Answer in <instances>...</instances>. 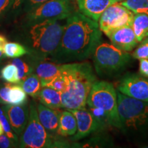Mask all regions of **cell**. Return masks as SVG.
<instances>
[{
  "instance_id": "cell-1",
  "label": "cell",
  "mask_w": 148,
  "mask_h": 148,
  "mask_svg": "<svg viewBox=\"0 0 148 148\" xmlns=\"http://www.w3.org/2000/svg\"><path fill=\"white\" fill-rule=\"evenodd\" d=\"M101 32L97 21L75 11L66 18L60 45L49 60L60 64L85 60L101 42Z\"/></svg>"
},
{
  "instance_id": "cell-2",
  "label": "cell",
  "mask_w": 148,
  "mask_h": 148,
  "mask_svg": "<svg viewBox=\"0 0 148 148\" xmlns=\"http://www.w3.org/2000/svg\"><path fill=\"white\" fill-rule=\"evenodd\" d=\"M64 25L59 20H45L23 24L18 38L28 51L27 56L34 60H49L58 49Z\"/></svg>"
},
{
  "instance_id": "cell-3",
  "label": "cell",
  "mask_w": 148,
  "mask_h": 148,
  "mask_svg": "<svg viewBox=\"0 0 148 148\" xmlns=\"http://www.w3.org/2000/svg\"><path fill=\"white\" fill-rule=\"evenodd\" d=\"M66 88L61 93L62 108H86L88 94L97 80L92 66L87 62L62 64Z\"/></svg>"
},
{
  "instance_id": "cell-4",
  "label": "cell",
  "mask_w": 148,
  "mask_h": 148,
  "mask_svg": "<svg viewBox=\"0 0 148 148\" xmlns=\"http://www.w3.org/2000/svg\"><path fill=\"white\" fill-rule=\"evenodd\" d=\"M116 92L120 130L133 140H148V101Z\"/></svg>"
},
{
  "instance_id": "cell-5",
  "label": "cell",
  "mask_w": 148,
  "mask_h": 148,
  "mask_svg": "<svg viewBox=\"0 0 148 148\" xmlns=\"http://www.w3.org/2000/svg\"><path fill=\"white\" fill-rule=\"evenodd\" d=\"M86 105L101 127L108 124L120 129L117 92L112 84L106 81H96L88 94Z\"/></svg>"
},
{
  "instance_id": "cell-6",
  "label": "cell",
  "mask_w": 148,
  "mask_h": 148,
  "mask_svg": "<svg viewBox=\"0 0 148 148\" xmlns=\"http://www.w3.org/2000/svg\"><path fill=\"white\" fill-rule=\"evenodd\" d=\"M92 56L96 73L102 77H110L120 73L132 58V56L127 51L101 41L96 47Z\"/></svg>"
},
{
  "instance_id": "cell-7",
  "label": "cell",
  "mask_w": 148,
  "mask_h": 148,
  "mask_svg": "<svg viewBox=\"0 0 148 148\" xmlns=\"http://www.w3.org/2000/svg\"><path fill=\"white\" fill-rule=\"evenodd\" d=\"M35 102L29 105V118L26 127L19 136V147L47 148L56 147L55 138L50 136L38 119Z\"/></svg>"
},
{
  "instance_id": "cell-8",
  "label": "cell",
  "mask_w": 148,
  "mask_h": 148,
  "mask_svg": "<svg viewBox=\"0 0 148 148\" xmlns=\"http://www.w3.org/2000/svg\"><path fill=\"white\" fill-rule=\"evenodd\" d=\"M74 0H48L25 14L24 24H32L45 20L66 19L75 12Z\"/></svg>"
},
{
  "instance_id": "cell-9",
  "label": "cell",
  "mask_w": 148,
  "mask_h": 148,
  "mask_svg": "<svg viewBox=\"0 0 148 148\" xmlns=\"http://www.w3.org/2000/svg\"><path fill=\"white\" fill-rule=\"evenodd\" d=\"M134 13L117 2L108 6L103 12L98 21L101 31L105 34L122 27L132 25Z\"/></svg>"
},
{
  "instance_id": "cell-10",
  "label": "cell",
  "mask_w": 148,
  "mask_h": 148,
  "mask_svg": "<svg viewBox=\"0 0 148 148\" xmlns=\"http://www.w3.org/2000/svg\"><path fill=\"white\" fill-rule=\"evenodd\" d=\"M116 90L138 100L148 101V79L135 73L125 75L116 84Z\"/></svg>"
},
{
  "instance_id": "cell-11",
  "label": "cell",
  "mask_w": 148,
  "mask_h": 148,
  "mask_svg": "<svg viewBox=\"0 0 148 148\" xmlns=\"http://www.w3.org/2000/svg\"><path fill=\"white\" fill-rule=\"evenodd\" d=\"M68 110L74 114L77 121V132L71 138L72 140L82 139L97 131L101 127L99 121L88 109L83 108Z\"/></svg>"
},
{
  "instance_id": "cell-12",
  "label": "cell",
  "mask_w": 148,
  "mask_h": 148,
  "mask_svg": "<svg viewBox=\"0 0 148 148\" xmlns=\"http://www.w3.org/2000/svg\"><path fill=\"white\" fill-rule=\"evenodd\" d=\"M1 108L12 130L19 137L26 127L28 121L29 106L27 103L23 106L5 104Z\"/></svg>"
},
{
  "instance_id": "cell-13",
  "label": "cell",
  "mask_w": 148,
  "mask_h": 148,
  "mask_svg": "<svg viewBox=\"0 0 148 148\" xmlns=\"http://www.w3.org/2000/svg\"><path fill=\"white\" fill-rule=\"evenodd\" d=\"M112 45L122 51H131L138 45L136 38L131 25L114 29L106 34Z\"/></svg>"
},
{
  "instance_id": "cell-14",
  "label": "cell",
  "mask_w": 148,
  "mask_h": 148,
  "mask_svg": "<svg viewBox=\"0 0 148 148\" xmlns=\"http://www.w3.org/2000/svg\"><path fill=\"white\" fill-rule=\"evenodd\" d=\"M38 119L50 136L56 138L59 136V109H53L38 103L36 105Z\"/></svg>"
},
{
  "instance_id": "cell-15",
  "label": "cell",
  "mask_w": 148,
  "mask_h": 148,
  "mask_svg": "<svg viewBox=\"0 0 148 148\" xmlns=\"http://www.w3.org/2000/svg\"><path fill=\"white\" fill-rule=\"evenodd\" d=\"M123 0H76L79 11L94 21L99 18L106 9L110 5Z\"/></svg>"
},
{
  "instance_id": "cell-16",
  "label": "cell",
  "mask_w": 148,
  "mask_h": 148,
  "mask_svg": "<svg viewBox=\"0 0 148 148\" xmlns=\"http://www.w3.org/2000/svg\"><path fill=\"white\" fill-rule=\"evenodd\" d=\"M31 60L34 67L33 73L40 78L42 87L60 73L62 64L49 60H34L31 59Z\"/></svg>"
},
{
  "instance_id": "cell-17",
  "label": "cell",
  "mask_w": 148,
  "mask_h": 148,
  "mask_svg": "<svg viewBox=\"0 0 148 148\" xmlns=\"http://www.w3.org/2000/svg\"><path fill=\"white\" fill-rule=\"evenodd\" d=\"M76 132L77 121L74 114L68 109L60 111L59 115V136H73Z\"/></svg>"
},
{
  "instance_id": "cell-18",
  "label": "cell",
  "mask_w": 148,
  "mask_h": 148,
  "mask_svg": "<svg viewBox=\"0 0 148 148\" xmlns=\"http://www.w3.org/2000/svg\"><path fill=\"white\" fill-rule=\"evenodd\" d=\"M37 99H38L39 103L50 108L59 109L62 108L61 92L52 88L43 86L40 90Z\"/></svg>"
},
{
  "instance_id": "cell-19",
  "label": "cell",
  "mask_w": 148,
  "mask_h": 148,
  "mask_svg": "<svg viewBox=\"0 0 148 148\" xmlns=\"http://www.w3.org/2000/svg\"><path fill=\"white\" fill-rule=\"evenodd\" d=\"M131 26L138 42H140L148 34V14H134Z\"/></svg>"
},
{
  "instance_id": "cell-20",
  "label": "cell",
  "mask_w": 148,
  "mask_h": 148,
  "mask_svg": "<svg viewBox=\"0 0 148 148\" xmlns=\"http://www.w3.org/2000/svg\"><path fill=\"white\" fill-rule=\"evenodd\" d=\"M18 84L21 86L25 92L34 99H37L42 88L40 79L34 73L29 74Z\"/></svg>"
},
{
  "instance_id": "cell-21",
  "label": "cell",
  "mask_w": 148,
  "mask_h": 148,
  "mask_svg": "<svg viewBox=\"0 0 148 148\" xmlns=\"http://www.w3.org/2000/svg\"><path fill=\"white\" fill-rule=\"evenodd\" d=\"M9 103L16 106H23L28 103V98L21 86L15 84L11 86L8 95Z\"/></svg>"
},
{
  "instance_id": "cell-22",
  "label": "cell",
  "mask_w": 148,
  "mask_h": 148,
  "mask_svg": "<svg viewBox=\"0 0 148 148\" xmlns=\"http://www.w3.org/2000/svg\"><path fill=\"white\" fill-rule=\"evenodd\" d=\"M5 58H17L28 54L27 48L23 44L17 42H7L3 49Z\"/></svg>"
},
{
  "instance_id": "cell-23",
  "label": "cell",
  "mask_w": 148,
  "mask_h": 148,
  "mask_svg": "<svg viewBox=\"0 0 148 148\" xmlns=\"http://www.w3.org/2000/svg\"><path fill=\"white\" fill-rule=\"evenodd\" d=\"M27 60H28V61L17 58H13L10 62L11 63L14 64L18 69V77H19L18 84L22 82L25 77L28 76L29 74L32 73L33 71H34L33 63L31 59L28 56H27Z\"/></svg>"
},
{
  "instance_id": "cell-24",
  "label": "cell",
  "mask_w": 148,
  "mask_h": 148,
  "mask_svg": "<svg viewBox=\"0 0 148 148\" xmlns=\"http://www.w3.org/2000/svg\"><path fill=\"white\" fill-rule=\"evenodd\" d=\"M0 77L5 82L10 84H18L19 82L17 67L11 62L5 64L1 69Z\"/></svg>"
},
{
  "instance_id": "cell-25",
  "label": "cell",
  "mask_w": 148,
  "mask_h": 148,
  "mask_svg": "<svg viewBox=\"0 0 148 148\" xmlns=\"http://www.w3.org/2000/svg\"><path fill=\"white\" fill-rule=\"evenodd\" d=\"M121 3L134 14H148V0H123Z\"/></svg>"
},
{
  "instance_id": "cell-26",
  "label": "cell",
  "mask_w": 148,
  "mask_h": 148,
  "mask_svg": "<svg viewBox=\"0 0 148 148\" xmlns=\"http://www.w3.org/2000/svg\"><path fill=\"white\" fill-rule=\"evenodd\" d=\"M131 56L132 58L137 60L148 59V36L140 41V43L135 49Z\"/></svg>"
},
{
  "instance_id": "cell-27",
  "label": "cell",
  "mask_w": 148,
  "mask_h": 148,
  "mask_svg": "<svg viewBox=\"0 0 148 148\" xmlns=\"http://www.w3.org/2000/svg\"><path fill=\"white\" fill-rule=\"evenodd\" d=\"M45 86L52 88L53 89L60 92L61 93L64 91L66 88V80L65 76L62 73V69H61L60 73L53 79H51L50 82H48Z\"/></svg>"
},
{
  "instance_id": "cell-28",
  "label": "cell",
  "mask_w": 148,
  "mask_h": 148,
  "mask_svg": "<svg viewBox=\"0 0 148 148\" xmlns=\"http://www.w3.org/2000/svg\"><path fill=\"white\" fill-rule=\"evenodd\" d=\"M0 121H1V124H2L5 134L9 138H10L12 141H14L17 145V146L19 145V138H18V136L14 132L10 123H9L8 119H7L6 116L4 114L0 116Z\"/></svg>"
},
{
  "instance_id": "cell-29",
  "label": "cell",
  "mask_w": 148,
  "mask_h": 148,
  "mask_svg": "<svg viewBox=\"0 0 148 148\" xmlns=\"http://www.w3.org/2000/svg\"><path fill=\"white\" fill-rule=\"evenodd\" d=\"M10 83L5 82L0 84V103L3 105L10 104L9 103L8 95L11 88Z\"/></svg>"
},
{
  "instance_id": "cell-30",
  "label": "cell",
  "mask_w": 148,
  "mask_h": 148,
  "mask_svg": "<svg viewBox=\"0 0 148 148\" xmlns=\"http://www.w3.org/2000/svg\"><path fill=\"white\" fill-rule=\"evenodd\" d=\"M47 1L48 0H25L22 9L23 12L26 14Z\"/></svg>"
},
{
  "instance_id": "cell-31",
  "label": "cell",
  "mask_w": 148,
  "mask_h": 148,
  "mask_svg": "<svg viewBox=\"0 0 148 148\" xmlns=\"http://www.w3.org/2000/svg\"><path fill=\"white\" fill-rule=\"evenodd\" d=\"M14 0H0V18L11 11Z\"/></svg>"
},
{
  "instance_id": "cell-32",
  "label": "cell",
  "mask_w": 148,
  "mask_h": 148,
  "mask_svg": "<svg viewBox=\"0 0 148 148\" xmlns=\"http://www.w3.org/2000/svg\"><path fill=\"white\" fill-rule=\"evenodd\" d=\"M18 147L17 145L9 138L5 134L0 135V147L1 148H10Z\"/></svg>"
},
{
  "instance_id": "cell-33",
  "label": "cell",
  "mask_w": 148,
  "mask_h": 148,
  "mask_svg": "<svg viewBox=\"0 0 148 148\" xmlns=\"http://www.w3.org/2000/svg\"><path fill=\"white\" fill-rule=\"evenodd\" d=\"M139 73L143 77L148 78V59L139 60Z\"/></svg>"
},
{
  "instance_id": "cell-34",
  "label": "cell",
  "mask_w": 148,
  "mask_h": 148,
  "mask_svg": "<svg viewBox=\"0 0 148 148\" xmlns=\"http://www.w3.org/2000/svg\"><path fill=\"white\" fill-rule=\"evenodd\" d=\"M25 0H14L10 12L14 14V15L18 14L21 11V8H23V3L25 2Z\"/></svg>"
},
{
  "instance_id": "cell-35",
  "label": "cell",
  "mask_w": 148,
  "mask_h": 148,
  "mask_svg": "<svg viewBox=\"0 0 148 148\" xmlns=\"http://www.w3.org/2000/svg\"><path fill=\"white\" fill-rule=\"evenodd\" d=\"M7 42H8V40H7L6 38L2 34H0V51H3V47H4Z\"/></svg>"
},
{
  "instance_id": "cell-36",
  "label": "cell",
  "mask_w": 148,
  "mask_h": 148,
  "mask_svg": "<svg viewBox=\"0 0 148 148\" xmlns=\"http://www.w3.org/2000/svg\"><path fill=\"white\" fill-rule=\"evenodd\" d=\"M4 133V131H3V128L2 126V124H1V121H0V135L3 134Z\"/></svg>"
},
{
  "instance_id": "cell-37",
  "label": "cell",
  "mask_w": 148,
  "mask_h": 148,
  "mask_svg": "<svg viewBox=\"0 0 148 148\" xmlns=\"http://www.w3.org/2000/svg\"><path fill=\"white\" fill-rule=\"evenodd\" d=\"M4 58H5V56H4V55H3V51H0V61L2 60Z\"/></svg>"
},
{
  "instance_id": "cell-38",
  "label": "cell",
  "mask_w": 148,
  "mask_h": 148,
  "mask_svg": "<svg viewBox=\"0 0 148 148\" xmlns=\"http://www.w3.org/2000/svg\"><path fill=\"white\" fill-rule=\"evenodd\" d=\"M4 114V112H3L2 108H0V116L2 115V114Z\"/></svg>"
},
{
  "instance_id": "cell-39",
  "label": "cell",
  "mask_w": 148,
  "mask_h": 148,
  "mask_svg": "<svg viewBox=\"0 0 148 148\" xmlns=\"http://www.w3.org/2000/svg\"><path fill=\"white\" fill-rule=\"evenodd\" d=\"M147 36H148V34H147Z\"/></svg>"
}]
</instances>
